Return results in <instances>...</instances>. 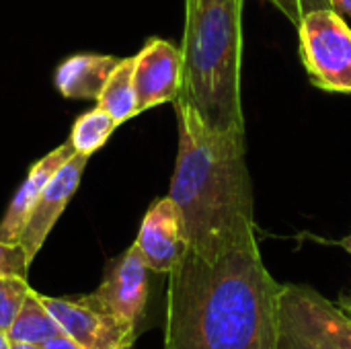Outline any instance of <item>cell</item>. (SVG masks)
Segmentation results:
<instances>
[{
	"label": "cell",
	"instance_id": "3957f363",
	"mask_svg": "<svg viewBox=\"0 0 351 349\" xmlns=\"http://www.w3.org/2000/svg\"><path fill=\"white\" fill-rule=\"evenodd\" d=\"M183 91L218 132L245 130L241 103L243 0H185Z\"/></svg>",
	"mask_w": 351,
	"mask_h": 349
},
{
	"label": "cell",
	"instance_id": "7402d4cb",
	"mask_svg": "<svg viewBox=\"0 0 351 349\" xmlns=\"http://www.w3.org/2000/svg\"><path fill=\"white\" fill-rule=\"evenodd\" d=\"M339 245H341V247H343L346 251H350V253H351V234L348 237V239L339 241ZM341 309H343L346 313H351V296H350V298H346V300H343V306H341Z\"/></svg>",
	"mask_w": 351,
	"mask_h": 349
},
{
	"label": "cell",
	"instance_id": "8992f818",
	"mask_svg": "<svg viewBox=\"0 0 351 349\" xmlns=\"http://www.w3.org/2000/svg\"><path fill=\"white\" fill-rule=\"evenodd\" d=\"M329 302L311 286L286 284L280 294L278 349H341L329 323Z\"/></svg>",
	"mask_w": 351,
	"mask_h": 349
},
{
	"label": "cell",
	"instance_id": "ffe728a7",
	"mask_svg": "<svg viewBox=\"0 0 351 349\" xmlns=\"http://www.w3.org/2000/svg\"><path fill=\"white\" fill-rule=\"evenodd\" d=\"M45 349H84L80 348L72 337H68L66 333L64 335H58V337H53V339H49V341H45V344H41Z\"/></svg>",
	"mask_w": 351,
	"mask_h": 349
},
{
	"label": "cell",
	"instance_id": "4fadbf2b",
	"mask_svg": "<svg viewBox=\"0 0 351 349\" xmlns=\"http://www.w3.org/2000/svg\"><path fill=\"white\" fill-rule=\"evenodd\" d=\"M6 333L10 344H45L58 335H64V329L43 304L41 294L31 288Z\"/></svg>",
	"mask_w": 351,
	"mask_h": 349
},
{
	"label": "cell",
	"instance_id": "44dd1931",
	"mask_svg": "<svg viewBox=\"0 0 351 349\" xmlns=\"http://www.w3.org/2000/svg\"><path fill=\"white\" fill-rule=\"evenodd\" d=\"M327 2H329V8H333L351 25V0H327Z\"/></svg>",
	"mask_w": 351,
	"mask_h": 349
},
{
	"label": "cell",
	"instance_id": "e0dca14e",
	"mask_svg": "<svg viewBox=\"0 0 351 349\" xmlns=\"http://www.w3.org/2000/svg\"><path fill=\"white\" fill-rule=\"evenodd\" d=\"M29 267H31V261L27 259V255L19 243L0 241V278L2 276L27 278Z\"/></svg>",
	"mask_w": 351,
	"mask_h": 349
},
{
	"label": "cell",
	"instance_id": "277c9868",
	"mask_svg": "<svg viewBox=\"0 0 351 349\" xmlns=\"http://www.w3.org/2000/svg\"><path fill=\"white\" fill-rule=\"evenodd\" d=\"M300 60L315 86L351 93V25L333 8H317L298 25Z\"/></svg>",
	"mask_w": 351,
	"mask_h": 349
},
{
	"label": "cell",
	"instance_id": "7c38bea8",
	"mask_svg": "<svg viewBox=\"0 0 351 349\" xmlns=\"http://www.w3.org/2000/svg\"><path fill=\"white\" fill-rule=\"evenodd\" d=\"M119 58L105 53H76L56 70V88L66 99L97 101Z\"/></svg>",
	"mask_w": 351,
	"mask_h": 349
},
{
	"label": "cell",
	"instance_id": "9a60e30c",
	"mask_svg": "<svg viewBox=\"0 0 351 349\" xmlns=\"http://www.w3.org/2000/svg\"><path fill=\"white\" fill-rule=\"evenodd\" d=\"M117 125L119 123L109 113L95 107L86 113H82L74 121V128L70 132V142L78 154L93 156L97 150H101L105 146V142L111 138V134L115 132Z\"/></svg>",
	"mask_w": 351,
	"mask_h": 349
},
{
	"label": "cell",
	"instance_id": "52a82bcc",
	"mask_svg": "<svg viewBox=\"0 0 351 349\" xmlns=\"http://www.w3.org/2000/svg\"><path fill=\"white\" fill-rule=\"evenodd\" d=\"M134 88L138 111L175 103L183 91L181 47L165 39H150L134 56Z\"/></svg>",
	"mask_w": 351,
	"mask_h": 349
},
{
	"label": "cell",
	"instance_id": "ac0fdd59",
	"mask_svg": "<svg viewBox=\"0 0 351 349\" xmlns=\"http://www.w3.org/2000/svg\"><path fill=\"white\" fill-rule=\"evenodd\" d=\"M274 2L288 19L292 25H300L304 14H308L311 10H317V8H327L329 2L327 0H269Z\"/></svg>",
	"mask_w": 351,
	"mask_h": 349
},
{
	"label": "cell",
	"instance_id": "603a6c76",
	"mask_svg": "<svg viewBox=\"0 0 351 349\" xmlns=\"http://www.w3.org/2000/svg\"><path fill=\"white\" fill-rule=\"evenodd\" d=\"M10 349H45L41 344H10Z\"/></svg>",
	"mask_w": 351,
	"mask_h": 349
},
{
	"label": "cell",
	"instance_id": "5bb4252c",
	"mask_svg": "<svg viewBox=\"0 0 351 349\" xmlns=\"http://www.w3.org/2000/svg\"><path fill=\"white\" fill-rule=\"evenodd\" d=\"M97 107L109 113L117 123H123L140 113L134 88V56L119 60L97 99Z\"/></svg>",
	"mask_w": 351,
	"mask_h": 349
},
{
	"label": "cell",
	"instance_id": "d6986e66",
	"mask_svg": "<svg viewBox=\"0 0 351 349\" xmlns=\"http://www.w3.org/2000/svg\"><path fill=\"white\" fill-rule=\"evenodd\" d=\"M327 315H329V323H331V329H333V335L339 344L341 349H351V315L346 313L341 306H335L333 302H329V309H327Z\"/></svg>",
	"mask_w": 351,
	"mask_h": 349
},
{
	"label": "cell",
	"instance_id": "cb8c5ba5",
	"mask_svg": "<svg viewBox=\"0 0 351 349\" xmlns=\"http://www.w3.org/2000/svg\"><path fill=\"white\" fill-rule=\"evenodd\" d=\"M0 349H10V339L4 329H0Z\"/></svg>",
	"mask_w": 351,
	"mask_h": 349
},
{
	"label": "cell",
	"instance_id": "8fae6325",
	"mask_svg": "<svg viewBox=\"0 0 351 349\" xmlns=\"http://www.w3.org/2000/svg\"><path fill=\"white\" fill-rule=\"evenodd\" d=\"M74 146L72 142H64L58 148H53L49 154H45L43 158H39L27 173L25 181L21 183V187L16 189V193L12 195L2 220H0V241L4 243H19V237L27 224V218L35 206V202L39 200L43 187L49 183V179L58 173V169L68 163L74 156Z\"/></svg>",
	"mask_w": 351,
	"mask_h": 349
},
{
	"label": "cell",
	"instance_id": "9c48e42d",
	"mask_svg": "<svg viewBox=\"0 0 351 349\" xmlns=\"http://www.w3.org/2000/svg\"><path fill=\"white\" fill-rule=\"evenodd\" d=\"M88 158L90 156L74 152V156L68 163H64L58 169V173L49 179V183L43 187L39 200L35 202V206L27 218V224L19 237V245L23 247V251L31 263L37 257L43 243L47 241V234L51 232V228L56 226V222L68 208L72 195L80 187Z\"/></svg>",
	"mask_w": 351,
	"mask_h": 349
},
{
	"label": "cell",
	"instance_id": "2e32d148",
	"mask_svg": "<svg viewBox=\"0 0 351 349\" xmlns=\"http://www.w3.org/2000/svg\"><path fill=\"white\" fill-rule=\"evenodd\" d=\"M31 286L27 278L21 276H2L0 278V329L8 331L14 323Z\"/></svg>",
	"mask_w": 351,
	"mask_h": 349
},
{
	"label": "cell",
	"instance_id": "6da1fadb",
	"mask_svg": "<svg viewBox=\"0 0 351 349\" xmlns=\"http://www.w3.org/2000/svg\"><path fill=\"white\" fill-rule=\"evenodd\" d=\"M282 288L257 243L212 261L187 251L169 274L165 349H278Z\"/></svg>",
	"mask_w": 351,
	"mask_h": 349
},
{
	"label": "cell",
	"instance_id": "7a4b0ae2",
	"mask_svg": "<svg viewBox=\"0 0 351 349\" xmlns=\"http://www.w3.org/2000/svg\"><path fill=\"white\" fill-rule=\"evenodd\" d=\"M179 148L169 197L177 204L189 251L212 261L255 245V197L245 130H212L181 97L175 101Z\"/></svg>",
	"mask_w": 351,
	"mask_h": 349
},
{
	"label": "cell",
	"instance_id": "ba28073f",
	"mask_svg": "<svg viewBox=\"0 0 351 349\" xmlns=\"http://www.w3.org/2000/svg\"><path fill=\"white\" fill-rule=\"evenodd\" d=\"M134 245L146 267L154 274L169 276L183 261L189 251V241L183 216L169 195L148 208Z\"/></svg>",
	"mask_w": 351,
	"mask_h": 349
},
{
	"label": "cell",
	"instance_id": "30bf717a",
	"mask_svg": "<svg viewBox=\"0 0 351 349\" xmlns=\"http://www.w3.org/2000/svg\"><path fill=\"white\" fill-rule=\"evenodd\" d=\"M148 274L136 245L125 249L119 257L111 259L99 288L93 292L107 309L132 325H140L148 302Z\"/></svg>",
	"mask_w": 351,
	"mask_h": 349
},
{
	"label": "cell",
	"instance_id": "5b68a950",
	"mask_svg": "<svg viewBox=\"0 0 351 349\" xmlns=\"http://www.w3.org/2000/svg\"><path fill=\"white\" fill-rule=\"evenodd\" d=\"M64 333L84 349H132L138 327L107 309L93 292L72 298L41 296Z\"/></svg>",
	"mask_w": 351,
	"mask_h": 349
}]
</instances>
